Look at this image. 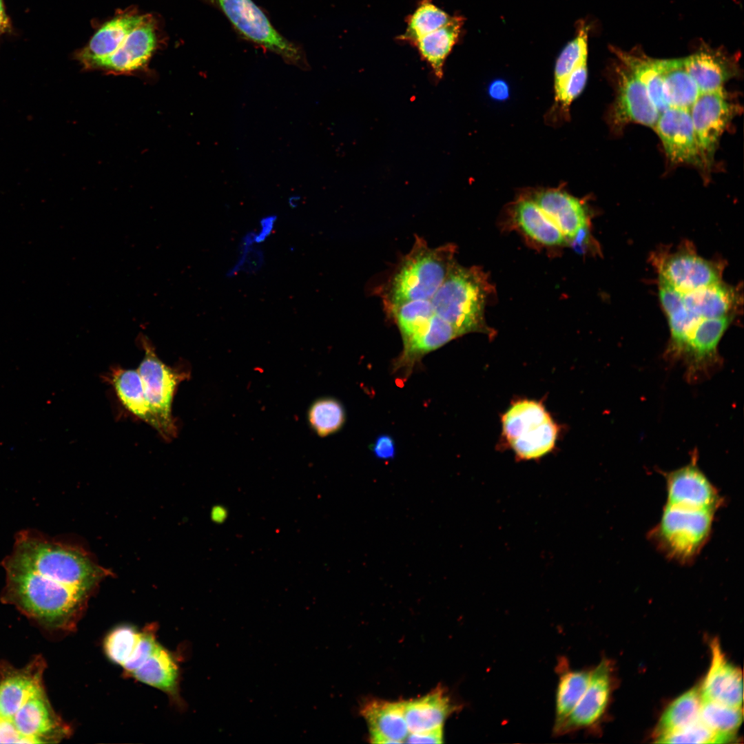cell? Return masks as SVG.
I'll list each match as a JSON object with an SVG mask.
<instances>
[{"mask_svg": "<svg viewBox=\"0 0 744 744\" xmlns=\"http://www.w3.org/2000/svg\"><path fill=\"white\" fill-rule=\"evenodd\" d=\"M2 565L87 593L103 575L101 569L83 551L30 530L17 535L12 551Z\"/></svg>", "mask_w": 744, "mask_h": 744, "instance_id": "obj_1", "label": "cell"}, {"mask_svg": "<svg viewBox=\"0 0 744 744\" xmlns=\"http://www.w3.org/2000/svg\"><path fill=\"white\" fill-rule=\"evenodd\" d=\"M492 292L488 276L479 267L455 262L430 299L433 315L451 324L460 336L472 332L491 335L484 312Z\"/></svg>", "mask_w": 744, "mask_h": 744, "instance_id": "obj_2", "label": "cell"}, {"mask_svg": "<svg viewBox=\"0 0 744 744\" xmlns=\"http://www.w3.org/2000/svg\"><path fill=\"white\" fill-rule=\"evenodd\" d=\"M455 253L453 244L431 248L416 237L389 281L383 298L386 311L410 301L432 298L455 262Z\"/></svg>", "mask_w": 744, "mask_h": 744, "instance_id": "obj_3", "label": "cell"}, {"mask_svg": "<svg viewBox=\"0 0 744 744\" xmlns=\"http://www.w3.org/2000/svg\"><path fill=\"white\" fill-rule=\"evenodd\" d=\"M4 569L6 601L51 627L59 628L68 623L87 595V592L78 588L48 583L29 572Z\"/></svg>", "mask_w": 744, "mask_h": 744, "instance_id": "obj_4", "label": "cell"}, {"mask_svg": "<svg viewBox=\"0 0 744 744\" xmlns=\"http://www.w3.org/2000/svg\"><path fill=\"white\" fill-rule=\"evenodd\" d=\"M716 512L665 504L659 523L649 531L650 542L668 559L693 563L709 541Z\"/></svg>", "mask_w": 744, "mask_h": 744, "instance_id": "obj_5", "label": "cell"}, {"mask_svg": "<svg viewBox=\"0 0 744 744\" xmlns=\"http://www.w3.org/2000/svg\"><path fill=\"white\" fill-rule=\"evenodd\" d=\"M502 426L503 436L519 459H539L555 446L557 425L539 402H514L502 415Z\"/></svg>", "mask_w": 744, "mask_h": 744, "instance_id": "obj_6", "label": "cell"}, {"mask_svg": "<svg viewBox=\"0 0 744 744\" xmlns=\"http://www.w3.org/2000/svg\"><path fill=\"white\" fill-rule=\"evenodd\" d=\"M243 39L278 55L287 63L308 70L302 46L285 37L253 0H214Z\"/></svg>", "mask_w": 744, "mask_h": 744, "instance_id": "obj_7", "label": "cell"}, {"mask_svg": "<svg viewBox=\"0 0 744 744\" xmlns=\"http://www.w3.org/2000/svg\"><path fill=\"white\" fill-rule=\"evenodd\" d=\"M144 355L137 369L152 412L158 425V433L167 440L175 437L177 426L172 413V405L178 384L189 376V371L165 364L156 353L149 339L138 336Z\"/></svg>", "mask_w": 744, "mask_h": 744, "instance_id": "obj_8", "label": "cell"}, {"mask_svg": "<svg viewBox=\"0 0 744 744\" xmlns=\"http://www.w3.org/2000/svg\"><path fill=\"white\" fill-rule=\"evenodd\" d=\"M737 110L724 88L700 92L690 108L705 167L713 161L719 141Z\"/></svg>", "mask_w": 744, "mask_h": 744, "instance_id": "obj_9", "label": "cell"}, {"mask_svg": "<svg viewBox=\"0 0 744 744\" xmlns=\"http://www.w3.org/2000/svg\"><path fill=\"white\" fill-rule=\"evenodd\" d=\"M664 475L667 490L665 504L716 513L724 502L716 487L699 468L694 459Z\"/></svg>", "mask_w": 744, "mask_h": 744, "instance_id": "obj_10", "label": "cell"}, {"mask_svg": "<svg viewBox=\"0 0 744 744\" xmlns=\"http://www.w3.org/2000/svg\"><path fill=\"white\" fill-rule=\"evenodd\" d=\"M615 72L617 92L610 114L612 126L619 129L637 123L654 128L659 113L644 86L621 63Z\"/></svg>", "mask_w": 744, "mask_h": 744, "instance_id": "obj_11", "label": "cell"}, {"mask_svg": "<svg viewBox=\"0 0 744 744\" xmlns=\"http://www.w3.org/2000/svg\"><path fill=\"white\" fill-rule=\"evenodd\" d=\"M653 129L672 162L705 167L689 110L668 107L659 114Z\"/></svg>", "mask_w": 744, "mask_h": 744, "instance_id": "obj_12", "label": "cell"}, {"mask_svg": "<svg viewBox=\"0 0 744 744\" xmlns=\"http://www.w3.org/2000/svg\"><path fill=\"white\" fill-rule=\"evenodd\" d=\"M611 666L602 660L591 670L588 685L567 719L553 734L556 736L589 729L603 716L610 697Z\"/></svg>", "mask_w": 744, "mask_h": 744, "instance_id": "obj_13", "label": "cell"}, {"mask_svg": "<svg viewBox=\"0 0 744 744\" xmlns=\"http://www.w3.org/2000/svg\"><path fill=\"white\" fill-rule=\"evenodd\" d=\"M659 280L676 291L686 293L721 282V270L696 254L679 252L659 265Z\"/></svg>", "mask_w": 744, "mask_h": 744, "instance_id": "obj_14", "label": "cell"}, {"mask_svg": "<svg viewBox=\"0 0 744 744\" xmlns=\"http://www.w3.org/2000/svg\"><path fill=\"white\" fill-rule=\"evenodd\" d=\"M710 647L711 663L700 690L701 699L741 707L743 699L741 670L727 661L717 639L711 642Z\"/></svg>", "mask_w": 744, "mask_h": 744, "instance_id": "obj_15", "label": "cell"}, {"mask_svg": "<svg viewBox=\"0 0 744 744\" xmlns=\"http://www.w3.org/2000/svg\"><path fill=\"white\" fill-rule=\"evenodd\" d=\"M684 68L700 92L724 88V84L739 72L737 55L703 44L694 54L682 58Z\"/></svg>", "mask_w": 744, "mask_h": 744, "instance_id": "obj_16", "label": "cell"}, {"mask_svg": "<svg viewBox=\"0 0 744 744\" xmlns=\"http://www.w3.org/2000/svg\"><path fill=\"white\" fill-rule=\"evenodd\" d=\"M155 22L145 15L143 21L125 38L116 51L99 66L114 74H127L143 68L156 45Z\"/></svg>", "mask_w": 744, "mask_h": 744, "instance_id": "obj_17", "label": "cell"}, {"mask_svg": "<svg viewBox=\"0 0 744 744\" xmlns=\"http://www.w3.org/2000/svg\"><path fill=\"white\" fill-rule=\"evenodd\" d=\"M28 743H42L61 738L65 728L55 716L43 689L32 695L12 718Z\"/></svg>", "mask_w": 744, "mask_h": 744, "instance_id": "obj_18", "label": "cell"}, {"mask_svg": "<svg viewBox=\"0 0 744 744\" xmlns=\"http://www.w3.org/2000/svg\"><path fill=\"white\" fill-rule=\"evenodd\" d=\"M145 15L132 11L123 12L105 23L77 54V59L87 69L99 68L111 56L127 35L137 26Z\"/></svg>", "mask_w": 744, "mask_h": 744, "instance_id": "obj_19", "label": "cell"}, {"mask_svg": "<svg viewBox=\"0 0 744 744\" xmlns=\"http://www.w3.org/2000/svg\"><path fill=\"white\" fill-rule=\"evenodd\" d=\"M530 198L557 225L568 242L576 240L587 225L583 205L577 198L556 189L542 190Z\"/></svg>", "mask_w": 744, "mask_h": 744, "instance_id": "obj_20", "label": "cell"}, {"mask_svg": "<svg viewBox=\"0 0 744 744\" xmlns=\"http://www.w3.org/2000/svg\"><path fill=\"white\" fill-rule=\"evenodd\" d=\"M361 714L367 723L369 738L373 743H401L409 733L403 701L370 700Z\"/></svg>", "mask_w": 744, "mask_h": 744, "instance_id": "obj_21", "label": "cell"}, {"mask_svg": "<svg viewBox=\"0 0 744 744\" xmlns=\"http://www.w3.org/2000/svg\"><path fill=\"white\" fill-rule=\"evenodd\" d=\"M403 703L409 732L443 727L447 718L457 710L456 705L442 688L422 697L403 701Z\"/></svg>", "mask_w": 744, "mask_h": 744, "instance_id": "obj_22", "label": "cell"}, {"mask_svg": "<svg viewBox=\"0 0 744 744\" xmlns=\"http://www.w3.org/2000/svg\"><path fill=\"white\" fill-rule=\"evenodd\" d=\"M510 216L513 226L541 245L555 247L568 244L561 230L530 198L519 200Z\"/></svg>", "mask_w": 744, "mask_h": 744, "instance_id": "obj_23", "label": "cell"}, {"mask_svg": "<svg viewBox=\"0 0 744 744\" xmlns=\"http://www.w3.org/2000/svg\"><path fill=\"white\" fill-rule=\"evenodd\" d=\"M556 672L558 681L555 694L554 734L570 714L583 693L590 678L591 670H575L570 667L568 660L558 659Z\"/></svg>", "mask_w": 744, "mask_h": 744, "instance_id": "obj_24", "label": "cell"}, {"mask_svg": "<svg viewBox=\"0 0 744 744\" xmlns=\"http://www.w3.org/2000/svg\"><path fill=\"white\" fill-rule=\"evenodd\" d=\"M681 294L686 309L700 321L732 314L737 299L733 289L721 282Z\"/></svg>", "mask_w": 744, "mask_h": 744, "instance_id": "obj_25", "label": "cell"}, {"mask_svg": "<svg viewBox=\"0 0 744 744\" xmlns=\"http://www.w3.org/2000/svg\"><path fill=\"white\" fill-rule=\"evenodd\" d=\"M41 671L29 666L12 672L0 681V719H12L22 705L42 690Z\"/></svg>", "mask_w": 744, "mask_h": 744, "instance_id": "obj_26", "label": "cell"}, {"mask_svg": "<svg viewBox=\"0 0 744 744\" xmlns=\"http://www.w3.org/2000/svg\"><path fill=\"white\" fill-rule=\"evenodd\" d=\"M611 50L620 63L644 86L659 113L669 107L663 94L660 59L650 57L639 50L626 52L614 47Z\"/></svg>", "mask_w": 744, "mask_h": 744, "instance_id": "obj_27", "label": "cell"}, {"mask_svg": "<svg viewBox=\"0 0 744 744\" xmlns=\"http://www.w3.org/2000/svg\"><path fill=\"white\" fill-rule=\"evenodd\" d=\"M110 380L123 405L158 431V423L150 409L138 371L116 368L112 370Z\"/></svg>", "mask_w": 744, "mask_h": 744, "instance_id": "obj_28", "label": "cell"}, {"mask_svg": "<svg viewBox=\"0 0 744 744\" xmlns=\"http://www.w3.org/2000/svg\"><path fill=\"white\" fill-rule=\"evenodd\" d=\"M462 25V17H451L446 24L425 35L414 45L438 79L443 75L444 62L457 41Z\"/></svg>", "mask_w": 744, "mask_h": 744, "instance_id": "obj_29", "label": "cell"}, {"mask_svg": "<svg viewBox=\"0 0 744 744\" xmlns=\"http://www.w3.org/2000/svg\"><path fill=\"white\" fill-rule=\"evenodd\" d=\"M663 90L669 107L690 110L699 89L684 68L682 59H660Z\"/></svg>", "mask_w": 744, "mask_h": 744, "instance_id": "obj_30", "label": "cell"}, {"mask_svg": "<svg viewBox=\"0 0 744 744\" xmlns=\"http://www.w3.org/2000/svg\"><path fill=\"white\" fill-rule=\"evenodd\" d=\"M131 674L139 681L164 692H176L177 665L168 651L158 643L150 657Z\"/></svg>", "mask_w": 744, "mask_h": 744, "instance_id": "obj_31", "label": "cell"}, {"mask_svg": "<svg viewBox=\"0 0 744 744\" xmlns=\"http://www.w3.org/2000/svg\"><path fill=\"white\" fill-rule=\"evenodd\" d=\"M701 704L700 690L696 688L679 696L661 715L656 736L681 729L698 720Z\"/></svg>", "mask_w": 744, "mask_h": 744, "instance_id": "obj_32", "label": "cell"}, {"mask_svg": "<svg viewBox=\"0 0 744 744\" xmlns=\"http://www.w3.org/2000/svg\"><path fill=\"white\" fill-rule=\"evenodd\" d=\"M307 420L310 429L316 435L326 437L342 428L346 420L345 409L335 397H318L309 405Z\"/></svg>", "mask_w": 744, "mask_h": 744, "instance_id": "obj_33", "label": "cell"}, {"mask_svg": "<svg viewBox=\"0 0 744 744\" xmlns=\"http://www.w3.org/2000/svg\"><path fill=\"white\" fill-rule=\"evenodd\" d=\"M451 18L432 0H421L415 11L407 17L406 30L397 39L414 45L425 35L446 24Z\"/></svg>", "mask_w": 744, "mask_h": 744, "instance_id": "obj_34", "label": "cell"}, {"mask_svg": "<svg viewBox=\"0 0 744 744\" xmlns=\"http://www.w3.org/2000/svg\"><path fill=\"white\" fill-rule=\"evenodd\" d=\"M699 719L716 732L734 734L743 721V709L701 699Z\"/></svg>", "mask_w": 744, "mask_h": 744, "instance_id": "obj_35", "label": "cell"}, {"mask_svg": "<svg viewBox=\"0 0 744 744\" xmlns=\"http://www.w3.org/2000/svg\"><path fill=\"white\" fill-rule=\"evenodd\" d=\"M588 28L583 25L577 37L566 45L559 56L555 68V90L575 69L587 63Z\"/></svg>", "mask_w": 744, "mask_h": 744, "instance_id": "obj_36", "label": "cell"}, {"mask_svg": "<svg viewBox=\"0 0 744 744\" xmlns=\"http://www.w3.org/2000/svg\"><path fill=\"white\" fill-rule=\"evenodd\" d=\"M734 734L716 732L699 719L685 727L656 736L659 743H726Z\"/></svg>", "mask_w": 744, "mask_h": 744, "instance_id": "obj_37", "label": "cell"}, {"mask_svg": "<svg viewBox=\"0 0 744 744\" xmlns=\"http://www.w3.org/2000/svg\"><path fill=\"white\" fill-rule=\"evenodd\" d=\"M256 243L254 231L246 232L241 238L237 258L226 276L232 278L240 273L254 274L264 266L265 254Z\"/></svg>", "mask_w": 744, "mask_h": 744, "instance_id": "obj_38", "label": "cell"}, {"mask_svg": "<svg viewBox=\"0 0 744 744\" xmlns=\"http://www.w3.org/2000/svg\"><path fill=\"white\" fill-rule=\"evenodd\" d=\"M141 636V632L130 626H121L113 629L104 642L107 657L123 667L136 648Z\"/></svg>", "mask_w": 744, "mask_h": 744, "instance_id": "obj_39", "label": "cell"}, {"mask_svg": "<svg viewBox=\"0 0 744 744\" xmlns=\"http://www.w3.org/2000/svg\"><path fill=\"white\" fill-rule=\"evenodd\" d=\"M588 77L587 63L571 72L555 90V101L567 112L572 102L582 92Z\"/></svg>", "mask_w": 744, "mask_h": 744, "instance_id": "obj_40", "label": "cell"}, {"mask_svg": "<svg viewBox=\"0 0 744 744\" xmlns=\"http://www.w3.org/2000/svg\"><path fill=\"white\" fill-rule=\"evenodd\" d=\"M158 643L152 634L141 633V638L129 659L123 667L132 672L141 665L153 653Z\"/></svg>", "mask_w": 744, "mask_h": 744, "instance_id": "obj_41", "label": "cell"}, {"mask_svg": "<svg viewBox=\"0 0 744 744\" xmlns=\"http://www.w3.org/2000/svg\"><path fill=\"white\" fill-rule=\"evenodd\" d=\"M371 451L375 457L388 460L395 456L396 448L394 440L391 435L384 434L379 435L373 444Z\"/></svg>", "mask_w": 744, "mask_h": 744, "instance_id": "obj_42", "label": "cell"}, {"mask_svg": "<svg viewBox=\"0 0 744 744\" xmlns=\"http://www.w3.org/2000/svg\"><path fill=\"white\" fill-rule=\"evenodd\" d=\"M409 743H443V727L433 730L409 732L404 740Z\"/></svg>", "mask_w": 744, "mask_h": 744, "instance_id": "obj_43", "label": "cell"}, {"mask_svg": "<svg viewBox=\"0 0 744 744\" xmlns=\"http://www.w3.org/2000/svg\"><path fill=\"white\" fill-rule=\"evenodd\" d=\"M278 221L277 216L269 214L261 218L258 227L254 231L255 240L258 245L265 243L273 233Z\"/></svg>", "mask_w": 744, "mask_h": 744, "instance_id": "obj_44", "label": "cell"}, {"mask_svg": "<svg viewBox=\"0 0 744 744\" xmlns=\"http://www.w3.org/2000/svg\"><path fill=\"white\" fill-rule=\"evenodd\" d=\"M0 743H28L12 719H0Z\"/></svg>", "mask_w": 744, "mask_h": 744, "instance_id": "obj_45", "label": "cell"}, {"mask_svg": "<svg viewBox=\"0 0 744 744\" xmlns=\"http://www.w3.org/2000/svg\"><path fill=\"white\" fill-rule=\"evenodd\" d=\"M490 88V94L495 98L502 99L506 96L508 87L506 84L502 81L493 83Z\"/></svg>", "mask_w": 744, "mask_h": 744, "instance_id": "obj_46", "label": "cell"}, {"mask_svg": "<svg viewBox=\"0 0 744 744\" xmlns=\"http://www.w3.org/2000/svg\"><path fill=\"white\" fill-rule=\"evenodd\" d=\"M6 19L4 13L2 0H0V31L6 27Z\"/></svg>", "mask_w": 744, "mask_h": 744, "instance_id": "obj_47", "label": "cell"}, {"mask_svg": "<svg viewBox=\"0 0 744 744\" xmlns=\"http://www.w3.org/2000/svg\"><path fill=\"white\" fill-rule=\"evenodd\" d=\"M300 200V198L299 196H291L289 199V205H290V207L291 208H295L299 204Z\"/></svg>", "mask_w": 744, "mask_h": 744, "instance_id": "obj_48", "label": "cell"}, {"mask_svg": "<svg viewBox=\"0 0 744 744\" xmlns=\"http://www.w3.org/2000/svg\"><path fill=\"white\" fill-rule=\"evenodd\" d=\"M214 517L215 519H218L221 521L222 519L225 517V511L222 508H220V509L219 508L218 510H215Z\"/></svg>", "mask_w": 744, "mask_h": 744, "instance_id": "obj_49", "label": "cell"}]
</instances>
